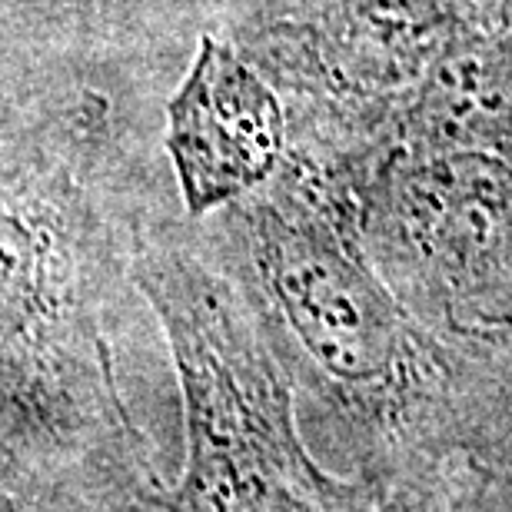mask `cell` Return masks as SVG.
<instances>
[{
    "mask_svg": "<svg viewBox=\"0 0 512 512\" xmlns=\"http://www.w3.org/2000/svg\"><path fill=\"white\" fill-rule=\"evenodd\" d=\"M133 227L64 163L0 167V459L170 479L117 343Z\"/></svg>",
    "mask_w": 512,
    "mask_h": 512,
    "instance_id": "6da1fadb",
    "label": "cell"
},
{
    "mask_svg": "<svg viewBox=\"0 0 512 512\" xmlns=\"http://www.w3.org/2000/svg\"><path fill=\"white\" fill-rule=\"evenodd\" d=\"M130 276L157 320L180 399V469L163 512H356L316 466L250 293L187 233L137 223Z\"/></svg>",
    "mask_w": 512,
    "mask_h": 512,
    "instance_id": "7a4b0ae2",
    "label": "cell"
},
{
    "mask_svg": "<svg viewBox=\"0 0 512 512\" xmlns=\"http://www.w3.org/2000/svg\"><path fill=\"white\" fill-rule=\"evenodd\" d=\"M260 300L320 380L353 406H376L406 370L396 300L350 237L303 200H237ZM250 293V290H247Z\"/></svg>",
    "mask_w": 512,
    "mask_h": 512,
    "instance_id": "3957f363",
    "label": "cell"
},
{
    "mask_svg": "<svg viewBox=\"0 0 512 512\" xmlns=\"http://www.w3.org/2000/svg\"><path fill=\"white\" fill-rule=\"evenodd\" d=\"M286 117L237 50L200 37L190 74L167 100V150L190 217L250 197L280 167Z\"/></svg>",
    "mask_w": 512,
    "mask_h": 512,
    "instance_id": "277c9868",
    "label": "cell"
},
{
    "mask_svg": "<svg viewBox=\"0 0 512 512\" xmlns=\"http://www.w3.org/2000/svg\"><path fill=\"white\" fill-rule=\"evenodd\" d=\"M389 247L453 276L512 266V167L483 150H439L393 170L376 200Z\"/></svg>",
    "mask_w": 512,
    "mask_h": 512,
    "instance_id": "5b68a950",
    "label": "cell"
},
{
    "mask_svg": "<svg viewBox=\"0 0 512 512\" xmlns=\"http://www.w3.org/2000/svg\"><path fill=\"white\" fill-rule=\"evenodd\" d=\"M436 0H336L326 17L333 67L353 84H393L429 57Z\"/></svg>",
    "mask_w": 512,
    "mask_h": 512,
    "instance_id": "8992f818",
    "label": "cell"
},
{
    "mask_svg": "<svg viewBox=\"0 0 512 512\" xmlns=\"http://www.w3.org/2000/svg\"><path fill=\"white\" fill-rule=\"evenodd\" d=\"M153 479L0 459V512H163Z\"/></svg>",
    "mask_w": 512,
    "mask_h": 512,
    "instance_id": "52a82bcc",
    "label": "cell"
}]
</instances>
